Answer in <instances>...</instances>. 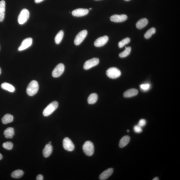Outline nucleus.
<instances>
[{
    "label": "nucleus",
    "mask_w": 180,
    "mask_h": 180,
    "mask_svg": "<svg viewBox=\"0 0 180 180\" xmlns=\"http://www.w3.org/2000/svg\"><path fill=\"white\" fill-rule=\"evenodd\" d=\"M2 158V156L1 154L0 153V160H1Z\"/></svg>",
    "instance_id": "36"
},
{
    "label": "nucleus",
    "mask_w": 180,
    "mask_h": 180,
    "mask_svg": "<svg viewBox=\"0 0 180 180\" xmlns=\"http://www.w3.org/2000/svg\"><path fill=\"white\" fill-rule=\"evenodd\" d=\"M127 19V16L126 15H115L111 16L110 20L112 22H124Z\"/></svg>",
    "instance_id": "13"
},
{
    "label": "nucleus",
    "mask_w": 180,
    "mask_h": 180,
    "mask_svg": "<svg viewBox=\"0 0 180 180\" xmlns=\"http://www.w3.org/2000/svg\"><path fill=\"white\" fill-rule=\"evenodd\" d=\"M96 1H98V0H96Z\"/></svg>",
    "instance_id": "42"
},
{
    "label": "nucleus",
    "mask_w": 180,
    "mask_h": 180,
    "mask_svg": "<svg viewBox=\"0 0 180 180\" xmlns=\"http://www.w3.org/2000/svg\"><path fill=\"white\" fill-rule=\"evenodd\" d=\"M1 68H0V75L1 74Z\"/></svg>",
    "instance_id": "37"
},
{
    "label": "nucleus",
    "mask_w": 180,
    "mask_h": 180,
    "mask_svg": "<svg viewBox=\"0 0 180 180\" xmlns=\"http://www.w3.org/2000/svg\"><path fill=\"white\" fill-rule=\"evenodd\" d=\"M146 124V120L144 119H141L139 121L138 125H139L140 127H142L145 126Z\"/></svg>",
    "instance_id": "32"
},
{
    "label": "nucleus",
    "mask_w": 180,
    "mask_h": 180,
    "mask_svg": "<svg viewBox=\"0 0 180 180\" xmlns=\"http://www.w3.org/2000/svg\"><path fill=\"white\" fill-rule=\"evenodd\" d=\"M99 62V60L98 58H94L90 59L85 63L84 65V68L85 70H88L98 65Z\"/></svg>",
    "instance_id": "8"
},
{
    "label": "nucleus",
    "mask_w": 180,
    "mask_h": 180,
    "mask_svg": "<svg viewBox=\"0 0 180 180\" xmlns=\"http://www.w3.org/2000/svg\"><path fill=\"white\" fill-rule=\"evenodd\" d=\"M131 41V39L127 37L124 39L122 40V41L119 42L118 43V46L120 48H122V47L129 43Z\"/></svg>",
    "instance_id": "28"
},
{
    "label": "nucleus",
    "mask_w": 180,
    "mask_h": 180,
    "mask_svg": "<svg viewBox=\"0 0 180 180\" xmlns=\"http://www.w3.org/2000/svg\"><path fill=\"white\" fill-rule=\"evenodd\" d=\"M13 120V116L9 114H7L5 115L1 119L2 123L5 124L12 122Z\"/></svg>",
    "instance_id": "22"
},
{
    "label": "nucleus",
    "mask_w": 180,
    "mask_h": 180,
    "mask_svg": "<svg viewBox=\"0 0 180 180\" xmlns=\"http://www.w3.org/2000/svg\"><path fill=\"white\" fill-rule=\"evenodd\" d=\"M92 8H89V10H91Z\"/></svg>",
    "instance_id": "40"
},
{
    "label": "nucleus",
    "mask_w": 180,
    "mask_h": 180,
    "mask_svg": "<svg viewBox=\"0 0 180 180\" xmlns=\"http://www.w3.org/2000/svg\"><path fill=\"white\" fill-rule=\"evenodd\" d=\"M6 3L4 0L0 1V22L4 20L5 12Z\"/></svg>",
    "instance_id": "17"
},
{
    "label": "nucleus",
    "mask_w": 180,
    "mask_h": 180,
    "mask_svg": "<svg viewBox=\"0 0 180 180\" xmlns=\"http://www.w3.org/2000/svg\"><path fill=\"white\" fill-rule=\"evenodd\" d=\"M30 17V12L27 9H23L21 11L18 18L19 23L22 25L27 22Z\"/></svg>",
    "instance_id": "4"
},
{
    "label": "nucleus",
    "mask_w": 180,
    "mask_h": 180,
    "mask_svg": "<svg viewBox=\"0 0 180 180\" xmlns=\"http://www.w3.org/2000/svg\"><path fill=\"white\" fill-rule=\"evenodd\" d=\"M49 144H51V142H49Z\"/></svg>",
    "instance_id": "39"
},
{
    "label": "nucleus",
    "mask_w": 180,
    "mask_h": 180,
    "mask_svg": "<svg viewBox=\"0 0 180 180\" xmlns=\"http://www.w3.org/2000/svg\"><path fill=\"white\" fill-rule=\"evenodd\" d=\"M113 172L112 168L109 169L105 170L100 175L99 179L101 180H105L107 179L112 175Z\"/></svg>",
    "instance_id": "14"
},
{
    "label": "nucleus",
    "mask_w": 180,
    "mask_h": 180,
    "mask_svg": "<svg viewBox=\"0 0 180 180\" xmlns=\"http://www.w3.org/2000/svg\"><path fill=\"white\" fill-rule=\"evenodd\" d=\"M63 36L64 32L63 30H60L54 39L56 44H59L60 43L63 38Z\"/></svg>",
    "instance_id": "25"
},
{
    "label": "nucleus",
    "mask_w": 180,
    "mask_h": 180,
    "mask_svg": "<svg viewBox=\"0 0 180 180\" xmlns=\"http://www.w3.org/2000/svg\"><path fill=\"white\" fill-rule=\"evenodd\" d=\"M53 147L50 144H46L43 150V155L45 158H48L53 152Z\"/></svg>",
    "instance_id": "15"
},
{
    "label": "nucleus",
    "mask_w": 180,
    "mask_h": 180,
    "mask_svg": "<svg viewBox=\"0 0 180 180\" xmlns=\"http://www.w3.org/2000/svg\"><path fill=\"white\" fill-rule=\"evenodd\" d=\"M134 131L137 134L141 133L143 131L142 127L138 125H135L134 127Z\"/></svg>",
    "instance_id": "31"
},
{
    "label": "nucleus",
    "mask_w": 180,
    "mask_h": 180,
    "mask_svg": "<svg viewBox=\"0 0 180 180\" xmlns=\"http://www.w3.org/2000/svg\"><path fill=\"white\" fill-rule=\"evenodd\" d=\"M127 132H129V130H127Z\"/></svg>",
    "instance_id": "38"
},
{
    "label": "nucleus",
    "mask_w": 180,
    "mask_h": 180,
    "mask_svg": "<svg viewBox=\"0 0 180 180\" xmlns=\"http://www.w3.org/2000/svg\"><path fill=\"white\" fill-rule=\"evenodd\" d=\"M150 85L148 83L142 84L140 86V88L142 91H146L150 89Z\"/></svg>",
    "instance_id": "30"
},
{
    "label": "nucleus",
    "mask_w": 180,
    "mask_h": 180,
    "mask_svg": "<svg viewBox=\"0 0 180 180\" xmlns=\"http://www.w3.org/2000/svg\"><path fill=\"white\" fill-rule=\"evenodd\" d=\"M131 51V47H125V49L123 52L119 54V56L121 58L126 57L129 55Z\"/></svg>",
    "instance_id": "26"
},
{
    "label": "nucleus",
    "mask_w": 180,
    "mask_h": 180,
    "mask_svg": "<svg viewBox=\"0 0 180 180\" xmlns=\"http://www.w3.org/2000/svg\"><path fill=\"white\" fill-rule=\"evenodd\" d=\"M125 1H129L130 0H125Z\"/></svg>",
    "instance_id": "41"
},
{
    "label": "nucleus",
    "mask_w": 180,
    "mask_h": 180,
    "mask_svg": "<svg viewBox=\"0 0 180 180\" xmlns=\"http://www.w3.org/2000/svg\"><path fill=\"white\" fill-rule=\"evenodd\" d=\"M148 22V19L146 18L141 19L137 22L136 24V27L139 29H141L145 27Z\"/></svg>",
    "instance_id": "18"
},
{
    "label": "nucleus",
    "mask_w": 180,
    "mask_h": 180,
    "mask_svg": "<svg viewBox=\"0 0 180 180\" xmlns=\"http://www.w3.org/2000/svg\"><path fill=\"white\" fill-rule=\"evenodd\" d=\"M39 89V85L35 80H32L30 82L27 87V92L28 96H33L36 94Z\"/></svg>",
    "instance_id": "1"
},
{
    "label": "nucleus",
    "mask_w": 180,
    "mask_h": 180,
    "mask_svg": "<svg viewBox=\"0 0 180 180\" xmlns=\"http://www.w3.org/2000/svg\"><path fill=\"white\" fill-rule=\"evenodd\" d=\"M2 146L4 148L7 150H11L13 148V144L11 141H8L4 143Z\"/></svg>",
    "instance_id": "29"
},
{
    "label": "nucleus",
    "mask_w": 180,
    "mask_h": 180,
    "mask_svg": "<svg viewBox=\"0 0 180 180\" xmlns=\"http://www.w3.org/2000/svg\"><path fill=\"white\" fill-rule=\"evenodd\" d=\"M4 134L5 137L6 139L13 138L14 134H15V132H14V129L13 128L9 127L7 128L4 132Z\"/></svg>",
    "instance_id": "19"
},
{
    "label": "nucleus",
    "mask_w": 180,
    "mask_h": 180,
    "mask_svg": "<svg viewBox=\"0 0 180 180\" xmlns=\"http://www.w3.org/2000/svg\"><path fill=\"white\" fill-rule=\"evenodd\" d=\"M106 75L111 79H115L120 76L121 72L117 68H109L106 71Z\"/></svg>",
    "instance_id": "5"
},
{
    "label": "nucleus",
    "mask_w": 180,
    "mask_h": 180,
    "mask_svg": "<svg viewBox=\"0 0 180 180\" xmlns=\"http://www.w3.org/2000/svg\"><path fill=\"white\" fill-rule=\"evenodd\" d=\"M87 31L84 30L81 31L76 37L74 40V44L76 46H79L84 41L87 34Z\"/></svg>",
    "instance_id": "7"
},
{
    "label": "nucleus",
    "mask_w": 180,
    "mask_h": 180,
    "mask_svg": "<svg viewBox=\"0 0 180 180\" xmlns=\"http://www.w3.org/2000/svg\"><path fill=\"white\" fill-rule=\"evenodd\" d=\"M23 172L22 170L18 169L13 172L11 174V176L13 178L19 179L23 175Z\"/></svg>",
    "instance_id": "24"
},
{
    "label": "nucleus",
    "mask_w": 180,
    "mask_h": 180,
    "mask_svg": "<svg viewBox=\"0 0 180 180\" xmlns=\"http://www.w3.org/2000/svg\"><path fill=\"white\" fill-rule=\"evenodd\" d=\"M156 29L154 27L151 28L148 30L144 35V37L146 39L150 38L152 35L155 34Z\"/></svg>",
    "instance_id": "27"
},
{
    "label": "nucleus",
    "mask_w": 180,
    "mask_h": 180,
    "mask_svg": "<svg viewBox=\"0 0 180 180\" xmlns=\"http://www.w3.org/2000/svg\"><path fill=\"white\" fill-rule=\"evenodd\" d=\"M159 180V179L158 177H155V178H154L153 179V180Z\"/></svg>",
    "instance_id": "35"
},
{
    "label": "nucleus",
    "mask_w": 180,
    "mask_h": 180,
    "mask_svg": "<svg viewBox=\"0 0 180 180\" xmlns=\"http://www.w3.org/2000/svg\"><path fill=\"white\" fill-rule=\"evenodd\" d=\"M130 141V137L127 136L123 137L120 140L119 146L120 148H124L129 143Z\"/></svg>",
    "instance_id": "20"
},
{
    "label": "nucleus",
    "mask_w": 180,
    "mask_h": 180,
    "mask_svg": "<svg viewBox=\"0 0 180 180\" xmlns=\"http://www.w3.org/2000/svg\"><path fill=\"white\" fill-rule=\"evenodd\" d=\"M109 38L107 36H104L98 38L94 42L95 46L97 47L103 46L107 43Z\"/></svg>",
    "instance_id": "11"
},
{
    "label": "nucleus",
    "mask_w": 180,
    "mask_h": 180,
    "mask_svg": "<svg viewBox=\"0 0 180 180\" xmlns=\"http://www.w3.org/2000/svg\"><path fill=\"white\" fill-rule=\"evenodd\" d=\"M65 70L64 65L63 63L59 64L52 72V75L53 77L57 78L63 74Z\"/></svg>",
    "instance_id": "6"
},
{
    "label": "nucleus",
    "mask_w": 180,
    "mask_h": 180,
    "mask_svg": "<svg viewBox=\"0 0 180 180\" xmlns=\"http://www.w3.org/2000/svg\"><path fill=\"white\" fill-rule=\"evenodd\" d=\"M89 13V10L87 9L78 8L73 10L72 12L73 16L76 17H81L86 15Z\"/></svg>",
    "instance_id": "12"
},
{
    "label": "nucleus",
    "mask_w": 180,
    "mask_h": 180,
    "mask_svg": "<svg viewBox=\"0 0 180 180\" xmlns=\"http://www.w3.org/2000/svg\"><path fill=\"white\" fill-rule=\"evenodd\" d=\"M138 91L134 89H130L124 92V96L125 98H129L137 95L138 94Z\"/></svg>",
    "instance_id": "16"
},
{
    "label": "nucleus",
    "mask_w": 180,
    "mask_h": 180,
    "mask_svg": "<svg viewBox=\"0 0 180 180\" xmlns=\"http://www.w3.org/2000/svg\"><path fill=\"white\" fill-rule=\"evenodd\" d=\"M32 39L29 37L25 39L22 41L20 46L18 48L19 51H22L27 49L32 46Z\"/></svg>",
    "instance_id": "10"
},
{
    "label": "nucleus",
    "mask_w": 180,
    "mask_h": 180,
    "mask_svg": "<svg viewBox=\"0 0 180 180\" xmlns=\"http://www.w3.org/2000/svg\"><path fill=\"white\" fill-rule=\"evenodd\" d=\"M37 180H42L44 179V177L41 174H39L37 177Z\"/></svg>",
    "instance_id": "33"
},
{
    "label": "nucleus",
    "mask_w": 180,
    "mask_h": 180,
    "mask_svg": "<svg viewBox=\"0 0 180 180\" xmlns=\"http://www.w3.org/2000/svg\"><path fill=\"white\" fill-rule=\"evenodd\" d=\"M83 150L85 154L88 156H91L94 152V146L93 143L91 141H87L85 142L82 147Z\"/></svg>",
    "instance_id": "3"
},
{
    "label": "nucleus",
    "mask_w": 180,
    "mask_h": 180,
    "mask_svg": "<svg viewBox=\"0 0 180 180\" xmlns=\"http://www.w3.org/2000/svg\"><path fill=\"white\" fill-rule=\"evenodd\" d=\"M58 104L57 101H54L50 103L44 109L43 112V115L45 117H48L51 115L58 107Z\"/></svg>",
    "instance_id": "2"
},
{
    "label": "nucleus",
    "mask_w": 180,
    "mask_h": 180,
    "mask_svg": "<svg viewBox=\"0 0 180 180\" xmlns=\"http://www.w3.org/2000/svg\"><path fill=\"white\" fill-rule=\"evenodd\" d=\"M98 99V95L96 93H93L89 96L87 101L89 104H94L96 102Z\"/></svg>",
    "instance_id": "23"
},
{
    "label": "nucleus",
    "mask_w": 180,
    "mask_h": 180,
    "mask_svg": "<svg viewBox=\"0 0 180 180\" xmlns=\"http://www.w3.org/2000/svg\"><path fill=\"white\" fill-rule=\"evenodd\" d=\"M63 146L65 150L68 151H72L75 149L74 144L68 137H65L63 139Z\"/></svg>",
    "instance_id": "9"
},
{
    "label": "nucleus",
    "mask_w": 180,
    "mask_h": 180,
    "mask_svg": "<svg viewBox=\"0 0 180 180\" xmlns=\"http://www.w3.org/2000/svg\"><path fill=\"white\" fill-rule=\"evenodd\" d=\"M44 0H34V1L35 3L39 4L43 1Z\"/></svg>",
    "instance_id": "34"
},
{
    "label": "nucleus",
    "mask_w": 180,
    "mask_h": 180,
    "mask_svg": "<svg viewBox=\"0 0 180 180\" xmlns=\"http://www.w3.org/2000/svg\"><path fill=\"white\" fill-rule=\"evenodd\" d=\"M1 86L2 89L11 92H13L15 91V87L12 85L8 83H3L1 84Z\"/></svg>",
    "instance_id": "21"
}]
</instances>
